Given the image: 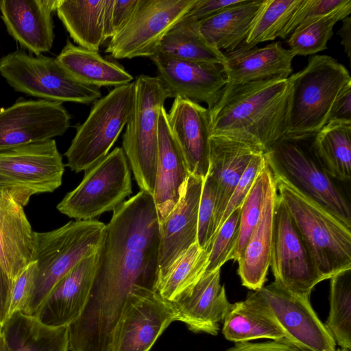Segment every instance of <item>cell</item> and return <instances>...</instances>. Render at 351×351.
Here are the masks:
<instances>
[{
	"label": "cell",
	"instance_id": "cell-52",
	"mask_svg": "<svg viewBox=\"0 0 351 351\" xmlns=\"http://www.w3.org/2000/svg\"><path fill=\"white\" fill-rule=\"evenodd\" d=\"M337 351H351V350H346V349L340 348V349H337Z\"/></svg>",
	"mask_w": 351,
	"mask_h": 351
},
{
	"label": "cell",
	"instance_id": "cell-39",
	"mask_svg": "<svg viewBox=\"0 0 351 351\" xmlns=\"http://www.w3.org/2000/svg\"><path fill=\"white\" fill-rule=\"evenodd\" d=\"M301 1L265 0L243 45L254 47L279 38Z\"/></svg>",
	"mask_w": 351,
	"mask_h": 351
},
{
	"label": "cell",
	"instance_id": "cell-53",
	"mask_svg": "<svg viewBox=\"0 0 351 351\" xmlns=\"http://www.w3.org/2000/svg\"><path fill=\"white\" fill-rule=\"evenodd\" d=\"M1 324H0V332H1Z\"/></svg>",
	"mask_w": 351,
	"mask_h": 351
},
{
	"label": "cell",
	"instance_id": "cell-3",
	"mask_svg": "<svg viewBox=\"0 0 351 351\" xmlns=\"http://www.w3.org/2000/svg\"><path fill=\"white\" fill-rule=\"evenodd\" d=\"M105 224L95 219L71 221L49 232H34L32 261L36 276L24 313L34 316L57 282L83 258L95 254Z\"/></svg>",
	"mask_w": 351,
	"mask_h": 351
},
{
	"label": "cell",
	"instance_id": "cell-17",
	"mask_svg": "<svg viewBox=\"0 0 351 351\" xmlns=\"http://www.w3.org/2000/svg\"><path fill=\"white\" fill-rule=\"evenodd\" d=\"M149 58L156 66L158 77L169 98L205 103L210 109L227 83L223 67L220 64L181 60L158 50Z\"/></svg>",
	"mask_w": 351,
	"mask_h": 351
},
{
	"label": "cell",
	"instance_id": "cell-45",
	"mask_svg": "<svg viewBox=\"0 0 351 351\" xmlns=\"http://www.w3.org/2000/svg\"><path fill=\"white\" fill-rule=\"evenodd\" d=\"M36 276V263L32 261L13 282L9 317L16 312H25L34 291Z\"/></svg>",
	"mask_w": 351,
	"mask_h": 351
},
{
	"label": "cell",
	"instance_id": "cell-6",
	"mask_svg": "<svg viewBox=\"0 0 351 351\" xmlns=\"http://www.w3.org/2000/svg\"><path fill=\"white\" fill-rule=\"evenodd\" d=\"M291 96L286 136L318 132L328 122L332 105L342 89L351 83L348 69L326 55H313L306 66L291 75Z\"/></svg>",
	"mask_w": 351,
	"mask_h": 351
},
{
	"label": "cell",
	"instance_id": "cell-22",
	"mask_svg": "<svg viewBox=\"0 0 351 351\" xmlns=\"http://www.w3.org/2000/svg\"><path fill=\"white\" fill-rule=\"evenodd\" d=\"M58 0H0L1 19L9 34L38 56L48 52L54 40L52 13Z\"/></svg>",
	"mask_w": 351,
	"mask_h": 351
},
{
	"label": "cell",
	"instance_id": "cell-11",
	"mask_svg": "<svg viewBox=\"0 0 351 351\" xmlns=\"http://www.w3.org/2000/svg\"><path fill=\"white\" fill-rule=\"evenodd\" d=\"M64 165L54 139L0 152V191L23 207L61 184Z\"/></svg>",
	"mask_w": 351,
	"mask_h": 351
},
{
	"label": "cell",
	"instance_id": "cell-24",
	"mask_svg": "<svg viewBox=\"0 0 351 351\" xmlns=\"http://www.w3.org/2000/svg\"><path fill=\"white\" fill-rule=\"evenodd\" d=\"M223 54L226 63L223 67L227 85L288 78L292 73V62L295 56L280 42H274L262 47L243 45Z\"/></svg>",
	"mask_w": 351,
	"mask_h": 351
},
{
	"label": "cell",
	"instance_id": "cell-9",
	"mask_svg": "<svg viewBox=\"0 0 351 351\" xmlns=\"http://www.w3.org/2000/svg\"><path fill=\"white\" fill-rule=\"evenodd\" d=\"M0 74L14 90L57 102L95 103L99 88L83 84L69 75L56 58L15 51L0 58Z\"/></svg>",
	"mask_w": 351,
	"mask_h": 351
},
{
	"label": "cell",
	"instance_id": "cell-27",
	"mask_svg": "<svg viewBox=\"0 0 351 351\" xmlns=\"http://www.w3.org/2000/svg\"><path fill=\"white\" fill-rule=\"evenodd\" d=\"M277 189L274 178L266 193L260 219L237 262L242 285L256 291L264 286L270 265L273 215Z\"/></svg>",
	"mask_w": 351,
	"mask_h": 351
},
{
	"label": "cell",
	"instance_id": "cell-14",
	"mask_svg": "<svg viewBox=\"0 0 351 351\" xmlns=\"http://www.w3.org/2000/svg\"><path fill=\"white\" fill-rule=\"evenodd\" d=\"M274 282L293 293L310 297L324 280L281 198H276L270 265Z\"/></svg>",
	"mask_w": 351,
	"mask_h": 351
},
{
	"label": "cell",
	"instance_id": "cell-15",
	"mask_svg": "<svg viewBox=\"0 0 351 351\" xmlns=\"http://www.w3.org/2000/svg\"><path fill=\"white\" fill-rule=\"evenodd\" d=\"M174 321L171 302L155 291L136 288L124 306L110 351H149Z\"/></svg>",
	"mask_w": 351,
	"mask_h": 351
},
{
	"label": "cell",
	"instance_id": "cell-23",
	"mask_svg": "<svg viewBox=\"0 0 351 351\" xmlns=\"http://www.w3.org/2000/svg\"><path fill=\"white\" fill-rule=\"evenodd\" d=\"M186 162L168 123L167 112L160 109L158 122V161L154 203L159 222L165 219L180 199L190 176Z\"/></svg>",
	"mask_w": 351,
	"mask_h": 351
},
{
	"label": "cell",
	"instance_id": "cell-42",
	"mask_svg": "<svg viewBox=\"0 0 351 351\" xmlns=\"http://www.w3.org/2000/svg\"><path fill=\"white\" fill-rule=\"evenodd\" d=\"M347 0H302L279 38L287 39L302 23L328 14L339 8Z\"/></svg>",
	"mask_w": 351,
	"mask_h": 351
},
{
	"label": "cell",
	"instance_id": "cell-31",
	"mask_svg": "<svg viewBox=\"0 0 351 351\" xmlns=\"http://www.w3.org/2000/svg\"><path fill=\"white\" fill-rule=\"evenodd\" d=\"M311 147L321 167L332 178H351V121H331L314 134Z\"/></svg>",
	"mask_w": 351,
	"mask_h": 351
},
{
	"label": "cell",
	"instance_id": "cell-47",
	"mask_svg": "<svg viewBox=\"0 0 351 351\" xmlns=\"http://www.w3.org/2000/svg\"><path fill=\"white\" fill-rule=\"evenodd\" d=\"M241 0H196L185 16L200 21L239 3Z\"/></svg>",
	"mask_w": 351,
	"mask_h": 351
},
{
	"label": "cell",
	"instance_id": "cell-16",
	"mask_svg": "<svg viewBox=\"0 0 351 351\" xmlns=\"http://www.w3.org/2000/svg\"><path fill=\"white\" fill-rule=\"evenodd\" d=\"M70 121L62 103L19 99L0 108V152L62 136Z\"/></svg>",
	"mask_w": 351,
	"mask_h": 351
},
{
	"label": "cell",
	"instance_id": "cell-35",
	"mask_svg": "<svg viewBox=\"0 0 351 351\" xmlns=\"http://www.w3.org/2000/svg\"><path fill=\"white\" fill-rule=\"evenodd\" d=\"M209 251L197 243L192 245L158 282L156 291L164 299L172 302L191 290L206 272Z\"/></svg>",
	"mask_w": 351,
	"mask_h": 351
},
{
	"label": "cell",
	"instance_id": "cell-20",
	"mask_svg": "<svg viewBox=\"0 0 351 351\" xmlns=\"http://www.w3.org/2000/svg\"><path fill=\"white\" fill-rule=\"evenodd\" d=\"M220 270L205 272L191 290L171 302L176 321L184 323L193 332L217 335L231 306L220 283Z\"/></svg>",
	"mask_w": 351,
	"mask_h": 351
},
{
	"label": "cell",
	"instance_id": "cell-46",
	"mask_svg": "<svg viewBox=\"0 0 351 351\" xmlns=\"http://www.w3.org/2000/svg\"><path fill=\"white\" fill-rule=\"evenodd\" d=\"M226 351H311L298 346L286 338L259 343H237Z\"/></svg>",
	"mask_w": 351,
	"mask_h": 351
},
{
	"label": "cell",
	"instance_id": "cell-12",
	"mask_svg": "<svg viewBox=\"0 0 351 351\" xmlns=\"http://www.w3.org/2000/svg\"><path fill=\"white\" fill-rule=\"evenodd\" d=\"M245 300L274 321L291 342L311 351H337L334 338L317 315L309 297L273 282L249 292Z\"/></svg>",
	"mask_w": 351,
	"mask_h": 351
},
{
	"label": "cell",
	"instance_id": "cell-49",
	"mask_svg": "<svg viewBox=\"0 0 351 351\" xmlns=\"http://www.w3.org/2000/svg\"><path fill=\"white\" fill-rule=\"evenodd\" d=\"M12 281L0 263V324L2 326L9 317Z\"/></svg>",
	"mask_w": 351,
	"mask_h": 351
},
{
	"label": "cell",
	"instance_id": "cell-13",
	"mask_svg": "<svg viewBox=\"0 0 351 351\" xmlns=\"http://www.w3.org/2000/svg\"><path fill=\"white\" fill-rule=\"evenodd\" d=\"M196 0H138L127 24L112 38L105 52L115 59L150 58L168 32Z\"/></svg>",
	"mask_w": 351,
	"mask_h": 351
},
{
	"label": "cell",
	"instance_id": "cell-1",
	"mask_svg": "<svg viewBox=\"0 0 351 351\" xmlns=\"http://www.w3.org/2000/svg\"><path fill=\"white\" fill-rule=\"evenodd\" d=\"M159 242L158 215L152 194L141 190L113 210L95 252L88 302L68 326L69 351L110 350L130 293L138 287L156 291Z\"/></svg>",
	"mask_w": 351,
	"mask_h": 351
},
{
	"label": "cell",
	"instance_id": "cell-43",
	"mask_svg": "<svg viewBox=\"0 0 351 351\" xmlns=\"http://www.w3.org/2000/svg\"><path fill=\"white\" fill-rule=\"evenodd\" d=\"M138 0H105L104 8V37L106 40L114 36L133 15Z\"/></svg>",
	"mask_w": 351,
	"mask_h": 351
},
{
	"label": "cell",
	"instance_id": "cell-30",
	"mask_svg": "<svg viewBox=\"0 0 351 351\" xmlns=\"http://www.w3.org/2000/svg\"><path fill=\"white\" fill-rule=\"evenodd\" d=\"M1 332L10 351H69L68 326H50L21 312L12 314Z\"/></svg>",
	"mask_w": 351,
	"mask_h": 351
},
{
	"label": "cell",
	"instance_id": "cell-5",
	"mask_svg": "<svg viewBox=\"0 0 351 351\" xmlns=\"http://www.w3.org/2000/svg\"><path fill=\"white\" fill-rule=\"evenodd\" d=\"M281 198L324 280L351 269V230L333 215L274 178Z\"/></svg>",
	"mask_w": 351,
	"mask_h": 351
},
{
	"label": "cell",
	"instance_id": "cell-4",
	"mask_svg": "<svg viewBox=\"0 0 351 351\" xmlns=\"http://www.w3.org/2000/svg\"><path fill=\"white\" fill-rule=\"evenodd\" d=\"M313 136H285L264 154L266 163L274 178L285 181L351 229L350 203L315 158Z\"/></svg>",
	"mask_w": 351,
	"mask_h": 351
},
{
	"label": "cell",
	"instance_id": "cell-37",
	"mask_svg": "<svg viewBox=\"0 0 351 351\" xmlns=\"http://www.w3.org/2000/svg\"><path fill=\"white\" fill-rule=\"evenodd\" d=\"M330 280V311L324 324L341 348L351 350V269Z\"/></svg>",
	"mask_w": 351,
	"mask_h": 351
},
{
	"label": "cell",
	"instance_id": "cell-41",
	"mask_svg": "<svg viewBox=\"0 0 351 351\" xmlns=\"http://www.w3.org/2000/svg\"><path fill=\"white\" fill-rule=\"evenodd\" d=\"M216 184L207 175L204 179L198 210L197 244L205 250L210 247L216 232Z\"/></svg>",
	"mask_w": 351,
	"mask_h": 351
},
{
	"label": "cell",
	"instance_id": "cell-25",
	"mask_svg": "<svg viewBox=\"0 0 351 351\" xmlns=\"http://www.w3.org/2000/svg\"><path fill=\"white\" fill-rule=\"evenodd\" d=\"M34 231L23 206L0 191V263L13 282L32 262Z\"/></svg>",
	"mask_w": 351,
	"mask_h": 351
},
{
	"label": "cell",
	"instance_id": "cell-10",
	"mask_svg": "<svg viewBox=\"0 0 351 351\" xmlns=\"http://www.w3.org/2000/svg\"><path fill=\"white\" fill-rule=\"evenodd\" d=\"M132 193L131 173L123 150L114 148L86 171L80 184L57 205L75 220H92L114 210Z\"/></svg>",
	"mask_w": 351,
	"mask_h": 351
},
{
	"label": "cell",
	"instance_id": "cell-33",
	"mask_svg": "<svg viewBox=\"0 0 351 351\" xmlns=\"http://www.w3.org/2000/svg\"><path fill=\"white\" fill-rule=\"evenodd\" d=\"M158 51L181 60L224 65L223 53L202 34L199 21L184 16L165 36Z\"/></svg>",
	"mask_w": 351,
	"mask_h": 351
},
{
	"label": "cell",
	"instance_id": "cell-26",
	"mask_svg": "<svg viewBox=\"0 0 351 351\" xmlns=\"http://www.w3.org/2000/svg\"><path fill=\"white\" fill-rule=\"evenodd\" d=\"M260 153L263 154L248 145L225 137L210 136L207 175L216 184V232L237 183L252 157Z\"/></svg>",
	"mask_w": 351,
	"mask_h": 351
},
{
	"label": "cell",
	"instance_id": "cell-28",
	"mask_svg": "<svg viewBox=\"0 0 351 351\" xmlns=\"http://www.w3.org/2000/svg\"><path fill=\"white\" fill-rule=\"evenodd\" d=\"M265 0H241L223 11L199 21V29L213 46L226 52L244 45Z\"/></svg>",
	"mask_w": 351,
	"mask_h": 351
},
{
	"label": "cell",
	"instance_id": "cell-29",
	"mask_svg": "<svg viewBox=\"0 0 351 351\" xmlns=\"http://www.w3.org/2000/svg\"><path fill=\"white\" fill-rule=\"evenodd\" d=\"M56 59L69 75L83 84L117 87L134 82V77L120 64L104 58L98 51L75 45L69 40Z\"/></svg>",
	"mask_w": 351,
	"mask_h": 351
},
{
	"label": "cell",
	"instance_id": "cell-44",
	"mask_svg": "<svg viewBox=\"0 0 351 351\" xmlns=\"http://www.w3.org/2000/svg\"><path fill=\"white\" fill-rule=\"evenodd\" d=\"M265 163V159L263 154H256L252 157L229 199L218 229L228 216L235 209L242 205L255 180L257 174Z\"/></svg>",
	"mask_w": 351,
	"mask_h": 351
},
{
	"label": "cell",
	"instance_id": "cell-40",
	"mask_svg": "<svg viewBox=\"0 0 351 351\" xmlns=\"http://www.w3.org/2000/svg\"><path fill=\"white\" fill-rule=\"evenodd\" d=\"M241 206L228 216L215 234L209 250L206 273L221 269L233 251L239 234Z\"/></svg>",
	"mask_w": 351,
	"mask_h": 351
},
{
	"label": "cell",
	"instance_id": "cell-21",
	"mask_svg": "<svg viewBox=\"0 0 351 351\" xmlns=\"http://www.w3.org/2000/svg\"><path fill=\"white\" fill-rule=\"evenodd\" d=\"M95 265V254L77 263L53 287L34 317L53 327L69 326L74 322L88 302Z\"/></svg>",
	"mask_w": 351,
	"mask_h": 351
},
{
	"label": "cell",
	"instance_id": "cell-19",
	"mask_svg": "<svg viewBox=\"0 0 351 351\" xmlns=\"http://www.w3.org/2000/svg\"><path fill=\"white\" fill-rule=\"evenodd\" d=\"M167 121L190 174L204 179L208 171L210 154L208 108L199 104L176 97L167 112Z\"/></svg>",
	"mask_w": 351,
	"mask_h": 351
},
{
	"label": "cell",
	"instance_id": "cell-7",
	"mask_svg": "<svg viewBox=\"0 0 351 351\" xmlns=\"http://www.w3.org/2000/svg\"><path fill=\"white\" fill-rule=\"evenodd\" d=\"M134 101L123 136V150L141 191L154 192L160 110L169 98L158 77L140 75L134 81Z\"/></svg>",
	"mask_w": 351,
	"mask_h": 351
},
{
	"label": "cell",
	"instance_id": "cell-48",
	"mask_svg": "<svg viewBox=\"0 0 351 351\" xmlns=\"http://www.w3.org/2000/svg\"><path fill=\"white\" fill-rule=\"evenodd\" d=\"M331 121H351V83L346 85L336 98L328 122Z\"/></svg>",
	"mask_w": 351,
	"mask_h": 351
},
{
	"label": "cell",
	"instance_id": "cell-18",
	"mask_svg": "<svg viewBox=\"0 0 351 351\" xmlns=\"http://www.w3.org/2000/svg\"><path fill=\"white\" fill-rule=\"evenodd\" d=\"M203 182L202 178L190 175L180 201L159 222L157 283L179 258L197 243L198 210Z\"/></svg>",
	"mask_w": 351,
	"mask_h": 351
},
{
	"label": "cell",
	"instance_id": "cell-38",
	"mask_svg": "<svg viewBox=\"0 0 351 351\" xmlns=\"http://www.w3.org/2000/svg\"><path fill=\"white\" fill-rule=\"evenodd\" d=\"M273 178L272 172L265 161L241 206L238 238L228 261H237L241 255L260 219L266 193Z\"/></svg>",
	"mask_w": 351,
	"mask_h": 351
},
{
	"label": "cell",
	"instance_id": "cell-32",
	"mask_svg": "<svg viewBox=\"0 0 351 351\" xmlns=\"http://www.w3.org/2000/svg\"><path fill=\"white\" fill-rule=\"evenodd\" d=\"M104 3L105 0H58L57 15L78 46L98 51L105 41Z\"/></svg>",
	"mask_w": 351,
	"mask_h": 351
},
{
	"label": "cell",
	"instance_id": "cell-51",
	"mask_svg": "<svg viewBox=\"0 0 351 351\" xmlns=\"http://www.w3.org/2000/svg\"><path fill=\"white\" fill-rule=\"evenodd\" d=\"M0 351H10V348H8L6 342L5 341V339L0 332Z\"/></svg>",
	"mask_w": 351,
	"mask_h": 351
},
{
	"label": "cell",
	"instance_id": "cell-50",
	"mask_svg": "<svg viewBox=\"0 0 351 351\" xmlns=\"http://www.w3.org/2000/svg\"><path fill=\"white\" fill-rule=\"evenodd\" d=\"M342 26L337 32L341 40L340 44L343 46L344 51L348 58L350 59L351 55V17L350 16L341 20Z\"/></svg>",
	"mask_w": 351,
	"mask_h": 351
},
{
	"label": "cell",
	"instance_id": "cell-8",
	"mask_svg": "<svg viewBox=\"0 0 351 351\" xmlns=\"http://www.w3.org/2000/svg\"><path fill=\"white\" fill-rule=\"evenodd\" d=\"M134 101L133 82L114 87L94 103L64 154L71 171H86L108 154L130 117Z\"/></svg>",
	"mask_w": 351,
	"mask_h": 351
},
{
	"label": "cell",
	"instance_id": "cell-2",
	"mask_svg": "<svg viewBox=\"0 0 351 351\" xmlns=\"http://www.w3.org/2000/svg\"><path fill=\"white\" fill-rule=\"evenodd\" d=\"M291 90L289 77L226 84L208 109L210 136L232 139L264 154L286 136Z\"/></svg>",
	"mask_w": 351,
	"mask_h": 351
},
{
	"label": "cell",
	"instance_id": "cell-34",
	"mask_svg": "<svg viewBox=\"0 0 351 351\" xmlns=\"http://www.w3.org/2000/svg\"><path fill=\"white\" fill-rule=\"evenodd\" d=\"M223 322L224 337L235 343L285 337L283 332L274 321L245 300L232 304Z\"/></svg>",
	"mask_w": 351,
	"mask_h": 351
},
{
	"label": "cell",
	"instance_id": "cell-36",
	"mask_svg": "<svg viewBox=\"0 0 351 351\" xmlns=\"http://www.w3.org/2000/svg\"><path fill=\"white\" fill-rule=\"evenodd\" d=\"M351 1L330 12L300 24L289 36L287 43L295 55H315L327 49V43L333 34L335 24L350 16Z\"/></svg>",
	"mask_w": 351,
	"mask_h": 351
}]
</instances>
